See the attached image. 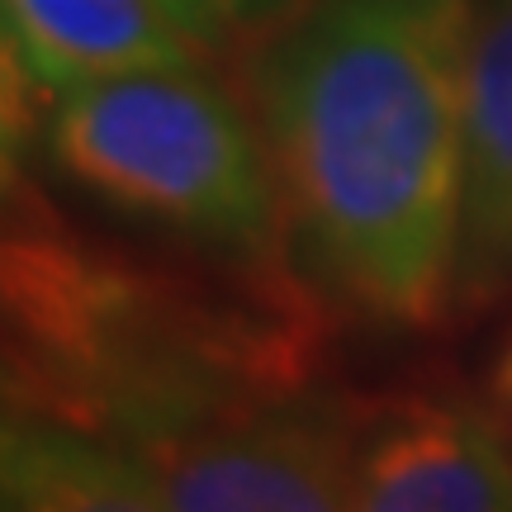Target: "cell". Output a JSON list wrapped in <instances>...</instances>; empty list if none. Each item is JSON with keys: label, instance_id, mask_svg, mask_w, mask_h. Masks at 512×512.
Segmentation results:
<instances>
[{"label": "cell", "instance_id": "cell-1", "mask_svg": "<svg viewBox=\"0 0 512 512\" xmlns=\"http://www.w3.org/2000/svg\"><path fill=\"white\" fill-rule=\"evenodd\" d=\"M475 19V0H313L256 62L285 223L375 323L456 304Z\"/></svg>", "mask_w": 512, "mask_h": 512}, {"label": "cell", "instance_id": "cell-2", "mask_svg": "<svg viewBox=\"0 0 512 512\" xmlns=\"http://www.w3.org/2000/svg\"><path fill=\"white\" fill-rule=\"evenodd\" d=\"M271 389H290L271 332L67 233L34 185L10 176L5 413L143 446Z\"/></svg>", "mask_w": 512, "mask_h": 512}, {"label": "cell", "instance_id": "cell-3", "mask_svg": "<svg viewBox=\"0 0 512 512\" xmlns=\"http://www.w3.org/2000/svg\"><path fill=\"white\" fill-rule=\"evenodd\" d=\"M38 143L81 195L166 238L247 266L275 252L271 147L200 67L72 86L43 105Z\"/></svg>", "mask_w": 512, "mask_h": 512}, {"label": "cell", "instance_id": "cell-4", "mask_svg": "<svg viewBox=\"0 0 512 512\" xmlns=\"http://www.w3.org/2000/svg\"><path fill=\"white\" fill-rule=\"evenodd\" d=\"M128 451L171 512H351V427L294 389L223 403Z\"/></svg>", "mask_w": 512, "mask_h": 512}, {"label": "cell", "instance_id": "cell-5", "mask_svg": "<svg viewBox=\"0 0 512 512\" xmlns=\"http://www.w3.org/2000/svg\"><path fill=\"white\" fill-rule=\"evenodd\" d=\"M351 512H512V441L446 399H394L351 427Z\"/></svg>", "mask_w": 512, "mask_h": 512}, {"label": "cell", "instance_id": "cell-6", "mask_svg": "<svg viewBox=\"0 0 512 512\" xmlns=\"http://www.w3.org/2000/svg\"><path fill=\"white\" fill-rule=\"evenodd\" d=\"M5 5V76L53 95L105 76L200 67L204 48L162 0H0Z\"/></svg>", "mask_w": 512, "mask_h": 512}, {"label": "cell", "instance_id": "cell-7", "mask_svg": "<svg viewBox=\"0 0 512 512\" xmlns=\"http://www.w3.org/2000/svg\"><path fill=\"white\" fill-rule=\"evenodd\" d=\"M512 280V0L475 19L465 81V214L456 304H489Z\"/></svg>", "mask_w": 512, "mask_h": 512}, {"label": "cell", "instance_id": "cell-8", "mask_svg": "<svg viewBox=\"0 0 512 512\" xmlns=\"http://www.w3.org/2000/svg\"><path fill=\"white\" fill-rule=\"evenodd\" d=\"M0 512H171L143 456L34 413L0 427Z\"/></svg>", "mask_w": 512, "mask_h": 512}, {"label": "cell", "instance_id": "cell-9", "mask_svg": "<svg viewBox=\"0 0 512 512\" xmlns=\"http://www.w3.org/2000/svg\"><path fill=\"white\" fill-rule=\"evenodd\" d=\"M171 15L181 19V29L200 48H209V43H219L223 34H233L242 19H252L266 0H162Z\"/></svg>", "mask_w": 512, "mask_h": 512}, {"label": "cell", "instance_id": "cell-10", "mask_svg": "<svg viewBox=\"0 0 512 512\" xmlns=\"http://www.w3.org/2000/svg\"><path fill=\"white\" fill-rule=\"evenodd\" d=\"M494 399L503 408V422H508V441H512V347L503 351V361L494 370Z\"/></svg>", "mask_w": 512, "mask_h": 512}]
</instances>
